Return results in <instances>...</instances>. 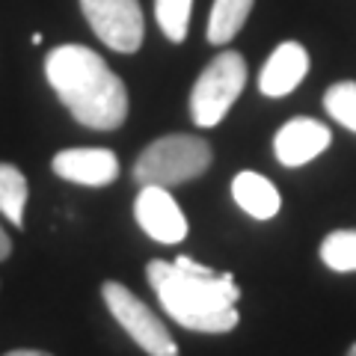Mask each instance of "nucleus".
I'll return each mask as SVG.
<instances>
[{"instance_id":"1","label":"nucleus","mask_w":356,"mask_h":356,"mask_svg":"<svg viewBox=\"0 0 356 356\" xmlns=\"http://www.w3.org/2000/svg\"><path fill=\"white\" fill-rule=\"evenodd\" d=\"M146 276L163 312L193 332H229L238 327L241 288L229 273H217L191 255L175 261L152 259Z\"/></svg>"},{"instance_id":"2","label":"nucleus","mask_w":356,"mask_h":356,"mask_svg":"<svg viewBox=\"0 0 356 356\" xmlns=\"http://www.w3.org/2000/svg\"><path fill=\"white\" fill-rule=\"evenodd\" d=\"M44 77L81 125L113 131L128 119V89L92 48L83 44L54 48L44 60Z\"/></svg>"},{"instance_id":"3","label":"nucleus","mask_w":356,"mask_h":356,"mask_svg":"<svg viewBox=\"0 0 356 356\" xmlns=\"http://www.w3.org/2000/svg\"><path fill=\"white\" fill-rule=\"evenodd\" d=\"M214 152L211 143L193 134H166V137L149 143L143 154L134 163V181L140 187L154 184V187H178L202 175Z\"/></svg>"},{"instance_id":"4","label":"nucleus","mask_w":356,"mask_h":356,"mask_svg":"<svg viewBox=\"0 0 356 356\" xmlns=\"http://www.w3.org/2000/svg\"><path fill=\"white\" fill-rule=\"evenodd\" d=\"M247 83V60L238 51H222L205 65L191 92V113L199 128H214L238 102Z\"/></svg>"},{"instance_id":"5","label":"nucleus","mask_w":356,"mask_h":356,"mask_svg":"<svg viewBox=\"0 0 356 356\" xmlns=\"http://www.w3.org/2000/svg\"><path fill=\"white\" fill-rule=\"evenodd\" d=\"M102 297L110 315L116 318V324L149 356H178V344L170 336L166 324L134 291H128L122 282H104Z\"/></svg>"},{"instance_id":"6","label":"nucleus","mask_w":356,"mask_h":356,"mask_svg":"<svg viewBox=\"0 0 356 356\" xmlns=\"http://www.w3.org/2000/svg\"><path fill=\"white\" fill-rule=\"evenodd\" d=\"M81 9L107 48L134 54L143 44L146 24H143L140 0H81Z\"/></svg>"},{"instance_id":"7","label":"nucleus","mask_w":356,"mask_h":356,"mask_svg":"<svg viewBox=\"0 0 356 356\" xmlns=\"http://www.w3.org/2000/svg\"><path fill=\"white\" fill-rule=\"evenodd\" d=\"M134 217H137L140 229L152 241L166 243V247L181 243L187 238V217L166 187H154V184L140 187V196L134 202Z\"/></svg>"},{"instance_id":"8","label":"nucleus","mask_w":356,"mask_h":356,"mask_svg":"<svg viewBox=\"0 0 356 356\" xmlns=\"http://www.w3.org/2000/svg\"><path fill=\"white\" fill-rule=\"evenodd\" d=\"M330 143H332V134L324 122L297 116L276 131L273 154L282 166H303L309 161H315Z\"/></svg>"},{"instance_id":"9","label":"nucleus","mask_w":356,"mask_h":356,"mask_svg":"<svg viewBox=\"0 0 356 356\" xmlns=\"http://www.w3.org/2000/svg\"><path fill=\"white\" fill-rule=\"evenodd\" d=\"M51 170L65 181L104 187L116 181L119 158L110 149H63L60 154H54Z\"/></svg>"},{"instance_id":"10","label":"nucleus","mask_w":356,"mask_h":356,"mask_svg":"<svg viewBox=\"0 0 356 356\" xmlns=\"http://www.w3.org/2000/svg\"><path fill=\"white\" fill-rule=\"evenodd\" d=\"M309 72V54L300 42H282L270 57H267L264 69L259 74V89L267 98H282L294 92L300 81Z\"/></svg>"},{"instance_id":"11","label":"nucleus","mask_w":356,"mask_h":356,"mask_svg":"<svg viewBox=\"0 0 356 356\" xmlns=\"http://www.w3.org/2000/svg\"><path fill=\"white\" fill-rule=\"evenodd\" d=\"M232 196L241 211H247L252 220H270L280 214V191L273 187V181H267L264 175L252 172V170H243L235 175L232 181Z\"/></svg>"},{"instance_id":"12","label":"nucleus","mask_w":356,"mask_h":356,"mask_svg":"<svg viewBox=\"0 0 356 356\" xmlns=\"http://www.w3.org/2000/svg\"><path fill=\"white\" fill-rule=\"evenodd\" d=\"M255 0H214L208 18V42L211 44H229L247 24Z\"/></svg>"},{"instance_id":"13","label":"nucleus","mask_w":356,"mask_h":356,"mask_svg":"<svg viewBox=\"0 0 356 356\" xmlns=\"http://www.w3.org/2000/svg\"><path fill=\"white\" fill-rule=\"evenodd\" d=\"M27 178L13 163H0V214L15 226H24Z\"/></svg>"},{"instance_id":"14","label":"nucleus","mask_w":356,"mask_h":356,"mask_svg":"<svg viewBox=\"0 0 356 356\" xmlns=\"http://www.w3.org/2000/svg\"><path fill=\"white\" fill-rule=\"evenodd\" d=\"M321 261L336 273L356 270V229L330 232L324 243H321Z\"/></svg>"},{"instance_id":"15","label":"nucleus","mask_w":356,"mask_h":356,"mask_svg":"<svg viewBox=\"0 0 356 356\" xmlns=\"http://www.w3.org/2000/svg\"><path fill=\"white\" fill-rule=\"evenodd\" d=\"M193 0H154V18L170 42H184L191 27Z\"/></svg>"},{"instance_id":"16","label":"nucleus","mask_w":356,"mask_h":356,"mask_svg":"<svg viewBox=\"0 0 356 356\" xmlns=\"http://www.w3.org/2000/svg\"><path fill=\"white\" fill-rule=\"evenodd\" d=\"M324 107L339 125L356 131V81L332 83L324 95Z\"/></svg>"},{"instance_id":"17","label":"nucleus","mask_w":356,"mask_h":356,"mask_svg":"<svg viewBox=\"0 0 356 356\" xmlns=\"http://www.w3.org/2000/svg\"><path fill=\"white\" fill-rule=\"evenodd\" d=\"M9 252H13V241H9V235L0 229V261L9 259Z\"/></svg>"},{"instance_id":"18","label":"nucleus","mask_w":356,"mask_h":356,"mask_svg":"<svg viewBox=\"0 0 356 356\" xmlns=\"http://www.w3.org/2000/svg\"><path fill=\"white\" fill-rule=\"evenodd\" d=\"M6 356H51V353H44V350H13Z\"/></svg>"},{"instance_id":"19","label":"nucleus","mask_w":356,"mask_h":356,"mask_svg":"<svg viewBox=\"0 0 356 356\" xmlns=\"http://www.w3.org/2000/svg\"><path fill=\"white\" fill-rule=\"evenodd\" d=\"M348 356H356V344H353V348H350V350H348Z\"/></svg>"}]
</instances>
